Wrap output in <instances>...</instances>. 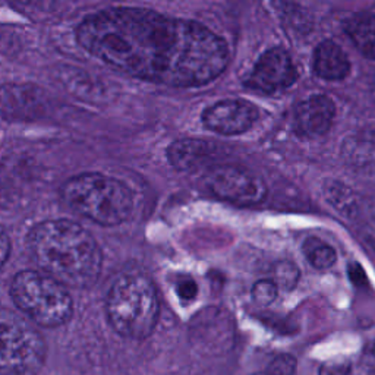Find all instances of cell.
I'll return each mask as SVG.
<instances>
[{"instance_id": "4", "label": "cell", "mask_w": 375, "mask_h": 375, "mask_svg": "<svg viewBox=\"0 0 375 375\" xmlns=\"http://www.w3.org/2000/svg\"><path fill=\"white\" fill-rule=\"evenodd\" d=\"M106 314L118 334L144 340L157 325L160 314L157 290L146 276H120L107 293Z\"/></svg>"}, {"instance_id": "15", "label": "cell", "mask_w": 375, "mask_h": 375, "mask_svg": "<svg viewBox=\"0 0 375 375\" xmlns=\"http://www.w3.org/2000/svg\"><path fill=\"white\" fill-rule=\"evenodd\" d=\"M324 194L327 201L345 217H353L358 213V198L349 186L337 181H327Z\"/></svg>"}, {"instance_id": "16", "label": "cell", "mask_w": 375, "mask_h": 375, "mask_svg": "<svg viewBox=\"0 0 375 375\" xmlns=\"http://www.w3.org/2000/svg\"><path fill=\"white\" fill-rule=\"evenodd\" d=\"M304 253L312 267L317 270H328L333 267L337 258L334 249L317 238H309L305 241Z\"/></svg>"}, {"instance_id": "25", "label": "cell", "mask_w": 375, "mask_h": 375, "mask_svg": "<svg viewBox=\"0 0 375 375\" xmlns=\"http://www.w3.org/2000/svg\"><path fill=\"white\" fill-rule=\"evenodd\" d=\"M367 375H375V369H369Z\"/></svg>"}, {"instance_id": "17", "label": "cell", "mask_w": 375, "mask_h": 375, "mask_svg": "<svg viewBox=\"0 0 375 375\" xmlns=\"http://www.w3.org/2000/svg\"><path fill=\"white\" fill-rule=\"evenodd\" d=\"M276 280L274 283L280 288H283L286 290H290L296 286V283L299 281V270L296 265L290 261H281L276 264Z\"/></svg>"}, {"instance_id": "24", "label": "cell", "mask_w": 375, "mask_h": 375, "mask_svg": "<svg viewBox=\"0 0 375 375\" xmlns=\"http://www.w3.org/2000/svg\"><path fill=\"white\" fill-rule=\"evenodd\" d=\"M371 242H372L374 249H375V230H374V232H372V234H371Z\"/></svg>"}, {"instance_id": "9", "label": "cell", "mask_w": 375, "mask_h": 375, "mask_svg": "<svg viewBox=\"0 0 375 375\" xmlns=\"http://www.w3.org/2000/svg\"><path fill=\"white\" fill-rule=\"evenodd\" d=\"M258 118L257 107L245 100H223L202 113L206 127L220 135H239L253 127Z\"/></svg>"}, {"instance_id": "12", "label": "cell", "mask_w": 375, "mask_h": 375, "mask_svg": "<svg viewBox=\"0 0 375 375\" xmlns=\"http://www.w3.org/2000/svg\"><path fill=\"white\" fill-rule=\"evenodd\" d=\"M217 147L202 139H178L167 150L169 163L181 171L202 167L215 155Z\"/></svg>"}, {"instance_id": "19", "label": "cell", "mask_w": 375, "mask_h": 375, "mask_svg": "<svg viewBox=\"0 0 375 375\" xmlns=\"http://www.w3.org/2000/svg\"><path fill=\"white\" fill-rule=\"evenodd\" d=\"M296 367V358L292 355H278L267 365L262 375H295Z\"/></svg>"}, {"instance_id": "13", "label": "cell", "mask_w": 375, "mask_h": 375, "mask_svg": "<svg viewBox=\"0 0 375 375\" xmlns=\"http://www.w3.org/2000/svg\"><path fill=\"white\" fill-rule=\"evenodd\" d=\"M314 71L327 81L345 80L351 71L348 55L334 41H323L314 53Z\"/></svg>"}, {"instance_id": "18", "label": "cell", "mask_w": 375, "mask_h": 375, "mask_svg": "<svg viewBox=\"0 0 375 375\" xmlns=\"http://www.w3.org/2000/svg\"><path fill=\"white\" fill-rule=\"evenodd\" d=\"M277 298V285L274 280H260L253 288V299L260 306H267Z\"/></svg>"}, {"instance_id": "5", "label": "cell", "mask_w": 375, "mask_h": 375, "mask_svg": "<svg viewBox=\"0 0 375 375\" xmlns=\"http://www.w3.org/2000/svg\"><path fill=\"white\" fill-rule=\"evenodd\" d=\"M10 296L22 314L41 327H60L72 317L73 302L68 289L43 271L15 274Z\"/></svg>"}, {"instance_id": "21", "label": "cell", "mask_w": 375, "mask_h": 375, "mask_svg": "<svg viewBox=\"0 0 375 375\" xmlns=\"http://www.w3.org/2000/svg\"><path fill=\"white\" fill-rule=\"evenodd\" d=\"M318 375H353L348 361H328L320 367Z\"/></svg>"}, {"instance_id": "22", "label": "cell", "mask_w": 375, "mask_h": 375, "mask_svg": "<svg viewBox=\"0 0 375 375\" xmlns=\"http://www.w3.org/2000/svg\"><path fill=\"white\" fill-rule=\"evenodd\" d=\"M349 277L352 280V283L358 288L368 286V277H367L364 269L358 262H352L349 265Z\"/></svg>"}, {"instance_id": "20", "label": "cell", "mask_w": 375, "mask_h": 375, "mask_svg": "<svg viewBox=\"0 0 375 375\" xmlns=\"http://www.w3.org/2000/svg\"><path fill=\"white\" fill-rule=\"evenodd\" d=\"M176 293L182 301H192L197 298L198 293V286L195 283V280H192L191 277H181L176 283Z\"/></svg>"}, {"instance_id": "1", "label": "cell", "mask_w": 375, "mask_h": 375, "mask_svg": "<svg viewBox=\"0 0 375 375\" xmlns=\"http://www.w3.org/2000/svg\"><path fill=\"white\" fill-rule=\"evenodd\" d=\"M76 41L113 69L169 87L206 85L229 64L226 41L207 27L141 8L88 15Z\"/></svg>"}, {"instance_id": "23", "label": "cell", "mask_w": 375, "mask_h": 375, "mask_svg": "<svg viewBox=\"0 0 375 375\" xmlns=\"http://www.w3.org/2000/svg\"><path fill=\"white\" fill-rule=\"evenodd\" d=\"M10 255V239L6 230L0 225V269L3 267Z\"/></svg>"}, {"instance_id": "3", "label": "cell", "mask_w": 375, "mask_h": 375, "mask_svg": "<svg viewBox=\"0 0 375 375\" xmlns=\"http://www.w3.org/2000/svg\"><path fill=\"white\" fill-rule=\"evenodd\" d=\"M65 204L100 226H118L132 214L134 199L128 186L101 174H81L60 190Z\"/></svg>"}, {"instance_id": "6", "label": "cell", "mask_w": 375, "mask_h": 375, "mask_svg": "<svg viewBox=\"0 0 375 375\" xmlns=\"http://www.w3.org/2000/svg\"><path fill=\"white\" fill-rule=\"evenodd\" d=\"M45 358V341L36 327L0 308V375H38Z\"/></svg>"}, {"instance_id": "8", "label": "cell", "mask_w": 375, "mask_h": 375, "mask_svg": "<svg viewBox=\"0 0 375 375\" xmlns=\"http://www.w3.org/2000/svg\"><path fill=\"white\" fill-rule=\"evenodd\" d=\"M298 78V72L288 52L271 49L265 52L255 64L248 85L262 92H278L289 88Z\"/></svg>"}, {"instance_id": "2", "label": "cell", "mask_w": 375, "mask_h": 375, "mask_svg": "<svg viewBox=\"0 0 375 375\" xmlns=\"http://www.w3.org/2000/svg\"><path fill=\"white\" fill-rule=\"evenodd\" d=\"M38 267L65 288H90L100 277L101 249L92 234L71 220H45L29 233Z\"/></svg>"}, {"instance_id": "7", "label": "cell", "mask_w": 375, "mask_h": 375, "mask_svg": "<svg viewBox=\"0 0 375 375\" xmlns=\"http://www.w3.org/2000/svg\"><path fill=\"white\" fill-rule=\"evenodd\" d=\"M202 185L213 197L239 207L257 206L267 197L264 181L239 166L220 164L210 167L202 176Z\"/></svg>"}, {"instance_id": "10", "label": "cell", "mask_w": 375, "mask_h": 375, "mask_svg": "<svg viewBox=\"0 0 375 375\" xmlns=\"http://www.w3.org/2000/svg\"><path fill=\"white\" fill-rule=\"evenodd\" d=\"M192 343L207 352L227 351L233 341V327L229 316L220 309H204L191 324Z\"/></svg>"}, {"instance_id": "11", "label": "cell", "mask_w": 375, "mask_h": 375, "mask_svg": "<svg viewBox=\"0 0 375 375\" xmlns=\"http://www.w3.org/2000/svg\"><path fill=\"white\" fill-rule=\"evenodd\" d=\"M336 106L327 96H314L302 101L295 113V128L299 135L316 138L330 131Z\"/></svg>"}, {"instance_id": "14", "label": "cell", "mask_w": 375, "mask_h": 375, "mask_svg": "<svg viewBox=\"0 0 375 375\" xmlns=\"http://www.w3.org/2000/svg\"><path fill=\"white\" fill-rule=\"evenodd\" d=\"M345 31L359 50L375 59V15H355L345 22Z\"/></svg>"}, {"instance_id": "26", "label": "cell", "mask_w": 375, "mask_h": 375, "mask_svg": "<svg viewBox=\"0 0 375 375\" xmlns=\"http://www.w3.org/2000/svg\"><path fill=\"white\" fill-rule=\"evenodd\" d=\"M372 353H374V356H375V345H374V348H372Z\"/></svg>"}]
</instances>
